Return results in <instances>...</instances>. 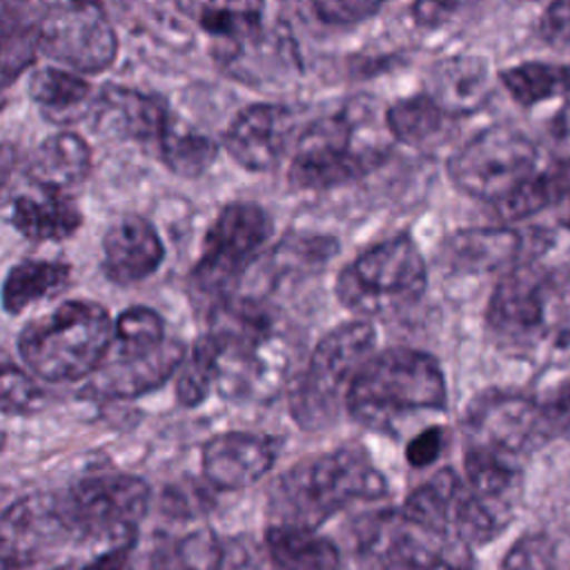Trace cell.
Segmentation results:
<instances>
[{
	"label": "cell",
	"instance_id": "1",
	"mask_svg": "<svg viewBox=\"0 0 570 570\" xmlns=\"http://www.w3.org/2000/svg\"><path fill=\"white\" fill-rule=\"evenodd\" d=\"M214 387L227 401H265L287 372V343L274 316L252 298H225L209 309Z\"/></svg>",
	"mask_w": 570,
	"mask_h": 570
},
{
	"label": "cell",
	"instance_id": "2",
	"mask_svg": "<svg viewBox=\"0 0 570 570\" xmlns=\"http://www.w3.org/2000/svg\"><path fill=\"white\" fill-rule=\"evenodd\" d=\"M385 492L387 483L367 452L343 445L285 470L269 494V514L272 523L318 528L350 503L381 499Z\"/></svg>",
	"mask_w": 570,
	"mask_h": 570
},
{
	"label": "cell",
	"instance_id": "3",
	"mask_svg": "<svg viewBox=\"0 0 570 570\" xmlns=\"http://www.w3.org/2000/svg\"><path fill=\"white\" fill-rule=\"evenodd\" d=\"M445 379L439 363L419 350L374 352L354 379L345 407L365 428L399 432L419 414L445 407Z\"/></svg>",
	"mask_w": 570,
	"mask_h": 570
},
{
	"label": "cell",
	"instance_id": "4",
	"mask_svg": "<svg viewBox=\"0 0 570 570\" xmlns=\"http://www.w3.org/2000/svg\"><path fill=\"white\" fill-rule=\"evenodd\" d=\"M488 330L519 358L543 356L568 341L561 278L543 267L517 265L497 283L488 303Z\"/></svg>",
	"mask_w": 570,
	"mask_h": 570
},
{
	"label": "cell",
	"instance_id": "5",
	"mask_svg": "<svg viewBox=\"0 0 570 570\" xmlns=\"http://www.w3.org/2000/svg\"><path fill=\"white\" fill-rule=\"evenodd\" d=\"M387 156V138L365 102L345 105L314 120L298 138L289 183L298 189H330L374 171Z\"/></svg>",
	"mask_w": 570,
	"mask_h": 570
},
{
	"label": "cell",
	"instance_id": "6",
	"mask_svg": "<svg viewBox=\"0 0 570 570\" xmlns=\"http://www.w3.org/2000/svg\"><path fill=\"white\" fill-rule=\"evenodd\" d=\"M114 336L109 312L94 301H65L31 321L18 336L27 370L49 383L89 379L105 361Z\"/></svg>",
	"mask_w": 570,
	"mask_h": 570
},
{
	"label": "cell",
	"instance_id": "7",
	"mask_svg": "<svg viewBox=\"0 0 570 570\" xmlns=\"http://www.w3.org/2000/svg\"><path fill=\"white\" fill-rule=\"evenodd\" d=\"M374 352L376 332L367 321L343 323L325 334L294 385L289 401L294 421L305 430L330 425L345 405L361 367Z\"/></svg>",
	"mask_w": 570,
	"mask_h": 570
},
{
	"label": "cell",
	"instance_id": "8",
	"mask_svg": "<svg viewBox=\"0 0 570 570\" xmlns=\"http://www.w3.org/2000/svg\"><path fill=\"white\" fill-rule=\"evenodd\" d=\"M428 285V267L410 236L372 245L345 265L336 278V296L358 316H387L414 305Z\"/></svg>",
	"mask_w": 570,
	"mask_h": 570
},
{
	"label": "cell",
	"instance_id": "9",
	"mask_svg": "<svg viewBox=\"0 0 570 570\" xmlns=\"http://www.w3.org/2000/svg\"><path fill=\"white\" fill-rule=\"evenodd\" d=\"M272 236V218L256 203H229L212 223L200 261L191 269L194 296L214 309L229 298L258 256L261 247Z\"/></svg>",
	"mask_w": 570,
	"mask_h": 570
},
{
	"label": "cell",
	"instance_id": "10",
	"mask_svg": "<svg viewBox=\"0 0 570 570\" xmlns=\"http://www.w3.org/2000/svg\"><path fill=\"white\" fill-rule=\"evenodd\" d=\"M151 501L147 481L125 472H98L80 479L58 499L71 537L131 543Z\"/></svg>",
	"mask_w": 570,
	"mask_h": 570
},
{
	"label": "cell",
	"instance_id": "11",
	"mask_svg": "<svg viewBox=\"0 0 570 570\" xmlns=\"http://www.w3.org/2000/svg\"><path fill=\"white\" fill-rule=\"evenodd\" d=\"M534 167V142L510 125H494L479 131L448 160V174L454 187L488 203L510 196Z\"/></svg>",
	"mask_w": 570,
	"mask_h": 570
},
{
	"label": "cell",
	"instance_id": "12",
	"mask_svg": "<svg viewBox=\"0 0 570 570\" xmlns=\"http://www.w3.org/2000/svg\"><path fill=\"white\" fill-rule=\"evenodd\" d=\"M36 29L40 53L76 71L100 73L116 60V31L96 0H47Z\"/></svg>",
	"mask_w": 570,
	"mask_h": 570
},
{
	"label": "cell",
	"instance_id": "13",
	"mask_svg": "<svg viewBox=\"0 0 570 570\" xmlns=\"http://www.w3.org/2000/svg\"><path fill=\"white\" fill-rule=\"evenodd\" d=\"M401 517L434 537L454 539L470 548L483 546L501 534L472 497L463 474L452 468H443L416 485L407 494Z\"/></svg>",
	"mask_w": 570,
	"mask_h": 570
},
{
	"label": "cell",
	"instance_id": "14",
	"mask_svg": "<svg viewBox=\"0 0 570 570\" xmlns=\"http://www.w3.org/2000/svg\"><path fill=\"white\" fill-rule=\"evenodd\" d=\"M550 439L539 401L514 392H485L465 414V448L523 461Z\"/></svg>",
	"mask_w": 570,
	"mask_h": 570
},
{
	"label": "cell",
	"instance_id": "15",
	"mask_svg": "<svg viewBox=\"0 0 570 570\" xmlns=\"http://www.w3.org/2000/svg\"><path fill=\"white\" fill-rule=\"evenodd\" d=\"M185 356V347L176 338H165L158 347L142 354H107L89 376L85 392L100 399H134L147 394L171 379Z\"/></svg>",
	"mask_w": 570,
	"mask_h": 570
},
{
	"label": "cell",
	"instance_id": "16",
	"mask_svg": "<svg viewBox=\"0 0 570 570\" xmlns=\"http://www.w3.org/2000/svg\"><path fill=\"white\" fill-rule=\"evenodd\" d=\"M292 129V109L285 105L256 102L238 111L223 136V145L240 167L267 171L281 160Z\"/></svg>",
	"mask_w": 570,
	"mask_h": 570
},
{
	"label": "cell",
	"instance_id": "17",
	"mask_svg": "<svg viewBox=\"0 0 570 570\" xmlns=\"http://www.w3.org/2000/svg\"><path fill=\"white\" fill-rule=\"evenodd\" d=\"M278 456L272 436L254 432H223L203 448V474L216 490L234 492L254 485Z\"/></svg>",
	"mask_w": 570,
	"mask_h": 570
},
{
	"label": "cell",
	"instance_id": "18",
	"mask_svg": "<svg viewBox=\"0 0 570 570\" xmlns=\"http://www.w3.org/2000/svg\"><path fill=\"white\" fill-rule=\"evenodd\" d=\"M163 240L156 227L142 216H122L105 232L102 269L118 285H131L151 276L163 263Z\"/></svg>",
	"mask_w": 570,
	"mask_h": 570
},
{
	"label": "cell",
	"instance_id": "19",
	"mask_svg": "<svg viewBox=\"0 0 570 570\" xmlns=\"http://www.w3.org/2000/svg\"><path fill=\"white\" fill-rule=\"evenodd\" d=\"M528 245L525 234L510 227H474L452 234L443 245V261L468 274H488L519 265Z\"/></svg>",
	"mask_w": 570,
	"mask_h": 570
},
{
	"label": "cell",
	"instance_id": "20",
	"mask_svg": "<svg viewBox=\"0 0 570 570\" xmlns=\"http://www.w3.org/2000/svg\"><path fill=\"white\" fill-rule=\"evenodd\" d=\"M169 111L156 96L107 85L94 102V129L120 138H158Z\"/></svg>",
	"mask_w": 570,
	"mask_h": 570
},
{
	"label": "cell",
	"instance_id": "21",
	"mask_svg": "<svg viewBox=\"0 0 570 570\" xmlns=\"http://www.w3.org/2000/svg\"><path fill=\"white\" fill-rule=\"evenodd\" d=\"M425 87V94L448 116H468L490 96V69L481 56H450L430 69Z\"/></svg>",
	"mask_w": 570,
	"mask_h": 570
},
{
	"label": "cell",
	"instance_id": "22",
	"mask_svg": "<svg viewBox=\"0 0 570 570\" xmlns=\"http://www.w3.org/2000/svg\"><path fill=\"white\" fill-rule=\"evenodd\" d=\"M267 570H341L338 548L316 528L269 523L265 532Z\"/></svg>",
	"mask_w": 570,
	"mask_h": 570
},
{
	"label": "cell",
	"instance_id": "23",
	"mask_svg": "<svg viewBox=\"0 0 570 570\" xmlns=\"http://www.w3.org/2000/svg\"><path fill=\"white\" fill-rule=\"evenodd\" d=\"M91 169V149L73 131H58L40 142L29 160L31 180L45 191H67Z\"/></svg>",
	"mask_w": 570,
	"mask_h": 570
},
{
	"label": "cell",
	"instance_id": "24",
	"mask_svg": "<svg viewBox=\"0 0 570 570\" xmlns=\"http://www.w3.org/2000/svg\"><path fill=\"white\" fill-rule=\"evenodd\" d=\"M180 13L234 47L261 36L265 0H176Z\"/></svg>",
	"mask_w": 570,
	"mask_h": 570
},
{
	"label": "cell",
	"instance_id": "25",
	"mask_svg": "<svg viewBox=\"0 0 570 570\" xmlns=\"http://www.w3.org/2000/svg\"><path fill=\"white\" fill-rule=\"evenodd\" d=\"M11 223L29 240H65L80 227L82 214L62 191L42 189V196L16 198Z\"/></svg>",
	"mask_w": 570,
	"mask_h": 570
},
{
	"label": "cell",
	"instance_id": "26",
	"mask_svg": "<svg viewBox=\"0 0 570 570\" xmlns=\"http://www.w3.org/2000/svg\"><path fill=\"white\" fill-rule=\"evenodd\" d=\"M36 13L29 0H0V89L38 56Z\"/></svg>",
	"mask_w": 570,
	"mask_h": 570
},
{
	"label": "cell",
	"instance_id": "27",
	"mask_svg": "<svg viewBox=\"0 0 570 570\" xmlns=\"http://www.w3.org/2000/svg\"><path fill=\"white\" fill-rule=\"evenodd\" d=\"M570 198V160L557 158L543 171H532L510 196L494 203L503 220H521Z\"/></svg>",
	"mask_w": 570,
	"mask_h": 570
},
{
	"label": "cell",
	"instance_id": "28",
	"mask_svg": "<svg viewBox=\"0 0 570 570\" xmlns=\"http://www.w3.org/2000/svg\"><path fill=\"white\" fill-rule=\"evenodd\" d=\"M71 267L60 261H20L2 283V307L9 314H20L31 303L42 301L67 285Z\"/></svg>",
	"mask_w": 570,
	"mask_h": 570
},
{
	"label": "cell",
	"instance_id": "29",
	"mask_svg": "<svg viewBox=\"0 0 570 570\" xmlns=\"http://www.w3.org/2000/svg\"><path fill=\"white\" fill-rule=\"evenodd\" d=\"M156 140L163 163L183 178H198L200 174H205L218 154V147L209 136L200 134L198 129L171 114L167 116Z\"/></svg>",
	"mask_w": 570,
	"mask_h": 570
},
{
	"label": "cell",
	"instance_id": "30",
	"mask_svg": "<svg viewBox=\"0 0 570 570\" xmlns=\"http://www.w3.org/2000/svg\"><path fill=\"white\" fill-rule=\"evenodd\" d=\"M508 94L523 107L570 94V62L530 60L499 73Z\"/></svg>",
	"mask_w": 570,
	"mask_h": 570
},
{
	"label": "cell",
	"instance_id": "31",
	"mask_svg": "<svg viewBox=\"0 0 570 570\" xmlns=\"http://www.w3.org/2000/svg\"><path fill=\"white\" fill-rule=\"evenodd\" d=\"M445 118L448 114L428 94H419L396 100L385 111V127L396 140L421 147L439 136Z\"/></svg>",
	"mask_w": 570,
	"mask_h": 570
},
{
	"label": "cell",
	"instance_id": "32",
	"mask_svg": "<svg viewBox=\"0 0 570 570\" xmlns=\"http://www.w3.org/2000/svg\"><path fill=\"white\" fill-rule=\"evenodd\" d=\"M149 570H220V541L212 530H194L158 548Z\"/></svg>",
	"mask_w": 570,
	"mask_h": 570
},
{
	"label": "cell",
	"instance_id": "33",
	"mask_svg": "<svg viewBox=\"0 0 570 570\" xmlns=\"http://www.w3.org/2000/svg\"><path fill=\"white\" fill-rule=\"evenodd\" d=\"M165 341V323L151 307H127L114 323L109 352L118 356L142 354Z\"/></svg>",
	"mask_w": 570,
	"mask_h": 570
},
{
	"label": "cell",
	"instance_id": "34",
	"mask_svg": "<svg viewBox=\"0 0 570 570\" xmlns=\"http://www.w3.org/2000/svg\"><path fill=\"white\" fill-rule=\"evenodd\" d=\"M89 91L91 87L82 76L56 67H42L33 71L29 80V96L51 111L76 109L89 98Z\"/></svg>",
	"mask_w": 570,
	"mask_h": 570
},
{
	"label": "cell",
	"instance_id": "35",
	"mask_svg": "<svg viewBox=\"0 0 570 570\" xmlns=\"http://www.w3.org/2000/svg\"><path fill=\"white\" fill-rule=\"evenodd\" d=\"M214 356L216 347L209 334L200 336L191 347V354L178 367L176 396L183 405L194 407L207 399L214 387Z\"/></svg>",
	"mask_w": 570,
	"mask_h": 570
},
{
	"label": "cell",
	"instance_id": "36",
	"mask_svg": "<svg viewBox=\"0 0 570 570\" xmlns=\"http://www.w3.org/2000/svg\"><path fill=\"white\" fill-rule=\"evenodd\" d=\"M45 392L31 372L16 365H0V412L29 416L42 410Z\"/></svg>",
	"mask_w": 570,
	"mask_h": 570
},
{
	"label": "cell",
	"instance_id": "37",
	"mask_svg": "<svg viewBox=\"0 0 570 570\" xmlns=\"http://www.w3.org/2000/svg\"><path fill=\"white\" fill-rule=\"evenodd\" d=\"M499 570H559L554 543L541 532L523 534L505 552Z\"/></svg>",
	"mask_w": 570,
	"mask_h": 570
},
{
	"label": "cell",
	"instance_id": "38",
	"mask_svg": "<svg viewBox=\"0 0 570 570\" xmlns=\"http://www.w3.org/2000/svg\"><path fill=\"white\" fill-rule=\"evenodd\" d=\"M385 0H312L316 16L332 24H352L370 18Z\"/></svg>",
	"mask_w": 570,
	"mask_h": 570
},
{
	"label": "cell",
	"instance_id": "39",
	"mask_svg": "<svg viewBox=\"0 0 570 570\" xmlns=\"http://www.w3.org/2000/svg\"><path fill=\"white\" fill-rule=\"evenodd\" d=\"M220 570H267L265 550L247 539L220 541Z\"/></svg>",
	"mask_w": 570,
	"mask_h": 570
},
{
	"label": "cell",
	"instance_id": "40",
	"mask_svg": "<svg viewBox=\"0 0 570 570\" xmlns=\"http://www.w3.org/2000/svg\"><path fill=\"white\" fill-rule=\"evenodd\" d=\"M539 36L552 47H570V0H552L546 7Z\"/></svg>",
	"mask_w": 570,
	"mask_h": 570
},
{
	"label": "cell",
	"instance_id": "41",
	"mask_svg": "<svg viewBox=\"0 0 570 570\" xmlns=\"http://www.w3.org/2000/svg\"><path fill=\"white\" fill-rule=\"evenodd\" d=\"M421 570H474L472 550L461 541L441 539Z\"/></svg>",
	"mask_w": 570,
	"mask_h": 570
},
{
	"label": "cell",
	"instance_id": "42",
	"mask_svg": "<svg viewBox=\"0 0 570 570\" xmlns=\"http://www.w3.org/2000/svg\"><path fill=\"white\" fill-rule=\"evenodd\" d=\"M479 0H414L412 18L421 27H441Z\"/></svg>",
	"mask_w": 570,
	"mask_h": 570
},
{
	"label": "cell",
	"instance_id": "43",
	"mask_svg": "<svg viewBox=\"0 0 570 570\" xmlns=\"http://www.w3.org/2000/svg\"><path fill=\"white\" fill-rule=\"evenodd\" d=\"M550 436L570 428V381L561 383L546 399L539 401Z\"/></svg>",
	"mask_w": 570,
	"mask_h": 570
},
{
	"label": "cell",
	"instance_id": "44",
	"mask_svg": "<svg viewBox=\"0 0 570 570\" xmlns=\"http://www.w3.org/2000/svg\"><path fill=\"white\" fill-rule=\"evenodd\" d=\"M443 443V432L441 428H425L421 434H416L407 443V461L414 468H425L436 461Z\"/></svg>",
	"mask_w": 570,
	"mask_h": 570
},
{
	"label": "cell",
	"instance_id": "45",
	"mask_svg": "<svg viewBox=\"0 0 570 570\" xmlns=\"http://www.w3.org/2000/svg\"><path fill=\"white\" fill-rule=\"evenodd\" d=\"M548 140L557 158L570 160V98L557 109L548 122Z\"/></svg>",
	"mask_w": 570,
	"mask_h": 570
},
{
	"label": "cell",
	"instance_id": "46",
	"mask_svg": "<svg viewBox=\"0 0 570 570\" xmlns=\"http://www.w3.org/2000/svg\"><path fill=\"white\" fill-rule=\"evenodd\" d=\"M82 570H131V543H116Z\"/></svg>",
	"mask_w": 570,
	"mask_h": 570
},
{
	"label": "cell",
	"instance_id": "47",
	"mask_svg": "<svg viewBox=\"0 0 570 570\" xmlns=\"http://www.w3.org/2000/svg\"><path fill=\"white\" fill-rule=\"evenodd\" d=\"M16 165V149L11 145H0V187L7 183Z\"/></svg>",
	"mask_w": 570,
	"mask_h": 570
},
{
	"label": "cell",
	"instance_id": "48",
	"mask_svg": "<svg viewBox=\"0 0 570 570\" xmlns=\"http://www.w3.org/2000/svg\"><path fill=\"white\" fill-rule=\"evenodd\" d=\"M559 220H561V225H563V227H568V229H570V198L561 205V216H559Z\"/></svg>",
	"mask_w": 570,
	"mask_h": 570
},
{
	"label": "cell",
	"instance_id": "49",
	"mask_svg": "<svg viewBox=\"0 0 570 570\" xmlns=\"http://www.w3.org/2000/svg\"><path fill=\"white\" fill-rule=\"evenodd\" d=\"M0 570H13V566L9 563V559H7V554L2 552V548H0Z\"/></svg>",
	"mask_w": 570,
	"mask_h": 570
},
{
	"label": "cell",
	"instance_id": "50",
	"mask_svg": "<svg viewBox=\"0 0 570 570\" xmlns=\"http://www.w3.org/2000/svg\"><path fill=\"white\" fill-rule=\"evenodd\" d=\"M2 445H4V432L0 430V450H2Z\"/></svg>",
	"mask_w": 570,
	"mask_h": 570
},
{
	"label": "cell",
	"instance_id": "51",
	"mask_svg": "<svg viewBox=\"0 0 570 570\" xmlns=\"http://www.w3.org/2000/svg\"><path fill=\"white\" fill-rule=\"evenodd\" d=\"M2 102H4V100H2V96H0V107H2Z\"/></svg>",
	"mask_w": 570,
	"mask_h": 570
}]
</instances>
